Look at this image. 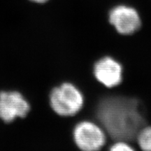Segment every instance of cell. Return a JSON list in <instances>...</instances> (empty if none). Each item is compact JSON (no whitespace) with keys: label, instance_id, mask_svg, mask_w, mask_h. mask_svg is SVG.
Segmentation results:
<instances>
[{"label":"cell","instance_id":"obj_7","mask_svg":"<svg viewBox=\"0 0 151 151\" xmlns=\"http://www.w3.org/2000/svg\"><path fill=\"white\" fill-rule=\"evenodd\" d=\"M139 146L144 150H151V127H143L137 135Z\"/></svg>","mask_w":151,"mask_h":151},{"label":"cell","instance_id":"obj_5","mask_svg":"<svg viewBox=\"0 0 151 151\" xmlns=\"http://www.w3.org/2000/svg\"><path fill=\"white\" fill-rule=\"evenodd\" d=\"M109 22L121 35H132L141 27V18L133 7L118 5L109 13Z\"/></svg>","mask_w":151,"mask_h":151},{"label":"cell","instance_id":"obj_9","mask_svg":"<svg viewBox=\"0 0 151 151\" xmlns=\"http://www.w3.org/2000/svg\"><path fill=\"white\" fill-rule=\"evenodd\" d=\"M29 1L34 3H37V4H44L47 2L48 0H29Z\"/></svg>","mask_w":151,"mask_h":151},{"label":"cell","instance_id":"obj_6","mask_svg":"<svg viewBox=\"0 0 151 151\" xmlns=\"http://www.w3.org/2000/svg\"><path fill=\"white\" fill-rule=\"evenodd\" d=\"M95 78L108 88L118 86L122 80L121 65L111 57H104L96 62L94 67Z\"/></svg>","mask_w":151,"mask_h":151},{"label":"cell","instance_id":"obj_1","mask_svg":"<svg viewBox=\"0 0 151 151\" xmlns=\"http://www.w3.org/2000/svg\"><path fill=\"white\" fill-rule=\"evenodd\" d=\"M140 106L135 98L109 96L99 101L96 117L111 137L119 141L132 140L146 122Z\"/></svg>","mask_w":151,"mask_h":151},{"label":"cell","instance_id":"obj_2","mask_svg":"<svg viewBox=\"0 0 151 151\" xmlns=\"http://www.w3.org/2000/svg\"><path fill=\"white\" fill-rule=\"evenodd\" d=\"M52 110L61 116H71L82 109L83 96L73 84L65 83L55 88L50 95Z\"/></svg>","mask_w":151,"mask_h":151},{"label":"cell","instance_id":"obj_3","mask_svg":"<svg viewBox=\"0 0 151 151\" xmlns=\"http://www.w3.org/2000/svg\"><path fill=\"white\" fill-rule=\"evenodd\" d=\"M73 139L79 148L86 151L98 150L104 146V132L97 124L90 121L77 124L73 130Z\"/></svg>","mask_w":151,"mask_h":151},{"label":"cell","instance_id":"obj_8","mask_svg":"<svg viewBox=\"0 0 151 151\" xmlns=\"http://www.w3.org/2000/svg\"><path fill=\"white\" fill-rule=\"evenodd\" d=\"M110 150L113 151H131L134 149L124 141H119L111 146Z\"/></svg>","mask_w":151,"mask_h":151},{"label":"cell","instance_id":"obj_4","mask_svg":"<svg viewBox=\"0 0 151 151\" xmlns=\"http://www.w3.org/2000/svg\"><path fill=\"white\" fill-rule=\"evenodd\" d=\"M30 106L20 92H0V118L11 122L17 117L24 118L29 111Z\"/></svg>","mask_w":151,"mask_h":151}]
</instances>
